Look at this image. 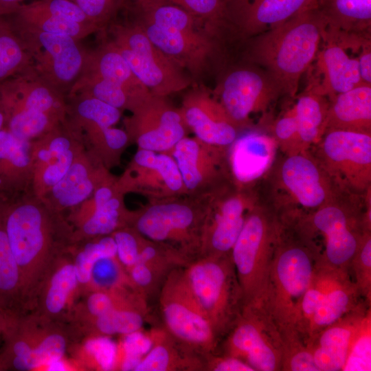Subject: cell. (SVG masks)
Here are the masks:
<instances>
[{
    "label": "cell",
    "instance_id": "6da1fadb",
    "mask_svg": "<svg viewBox=\"0 0 371 371\" xmlns=\"http://www.w3.org/2000/svg\"><path fill=\"white\" fill-rule=\"evenodd\" d=\"M0 203L28 313L53 263L73 244V228L66 214L54 210L31 192Z\"/></svg>",
    "mask_w": 371,
    "mask_h": 371
},
{
    "label": "cell",
    "instance_id": "7a4b0ae2",
    "mask_svg": "<svg viewBox=\"0 0 371 371\" xmlns=\"http://www.w3.org/2000/svg\"><path fill=\"white\" fill-rule=\"evenodd\" d=\"M326 28L318 8L312 9L239 43L238 56L265 70L282 95L296 98L300 78L313 63Z\"/></svg>",
    "mask_w": 371,
    "mask_h": 371
},
{
    "label": "cell",
    "instance_id": "3957f363",
    "mask_svg": "<svg viewBox=\"0 0 371 371\" xmlns=\"http://www.w3.org/2000/svg\"><path fill=\"white\" fill-rule=\"evenodd\" d=\"M262 196L284 221H293L313 212L338 190L308 149L275 160L262 178Z\"/></svg>",
    "mask_w": 371,
    "mask_h": 371
},
{
    "label": "cell",
    "instance_id": "277c9868",
    "mask_svg": "<svg viewBox=\"0 0 371 371\" xmlns=\"http://www.w3.org/2000/svg\"><path fill=\"white\" fill-rule=\"evenodd\" d=\"M293 229L282 222L264 301L275 322L291 332L297 327L300 303L315 271L306 232L300 225Z\"/></svg>",
    "mask_w": 371,
    "mask_h": 371
},
{
    "label": "cell",
    "instance_id": "5b68a950",
    "mask_svg": "<svg viewBox=\"0 0 371 371\" xmlns=\"http://www.w3.org/2000/svg\"><path fill=\"white\" fill-rule=\"evenodd\" d=\"M281 228L278 215L258 199L249 210L230 252L244 308H260L265 301Z\"/></svg>",
    "mask_w": 371,
    "mask_h": 371
},
{
    "label": "cell",
    "instance_id": "8992f818",
    "mask_svg": "<svg viewBox=\"0 0 371 371\" xmlns=\"http://www.w3.org/2000/svg\"><path fill=\"white\" fill-rule=\"evenodd\" d=\"M205 209V195L149 201L133 212L129 226L188 263L200 255Z\"/></svg>",
    "mask_w": 371,
    "mask_h": 371
},
{
    "label": "cell",
    "instance_id": "52a82bcc",
    "mask_svg": "<svg viewBox=\"0 0 371 371\" xmlns=\"http://www.w3.org/2000/svg\"><path fill=\"white\" fill-rule=\"evenodd\" d=\"M182 269L189 290L221 339L244 308L230 254L199 256L189 261Z\"/></svg>",
    "mask_w": 371,
    "mask_h": 371
},
{
    "label": "cell",
    "instance_id": "ba28073f",
    "mask_svg": "<svg viewBox=\"0 0 371 371\" xmlns=\"http://www.w3.org/2000/svg\"><path fill=\"white\" fill-rule=\"evenodd\" d=\"M370 192L366 196L337 190L324 205L302 217L324 240L330 266L341 269L352 260L370 226Z\"/></svg>",
    "mask_w": 371,
    "mask_h": 371
},
{
    "label": "cell",
    "instance_id": "9c48e42d",
    "mask_svg": "<svg viewBox=\"0 0 371 371\" xmlns=\"http://www.w3.org/2000/svg\"><path fill=\"white\" fill-rule=\"evenodd\" d=\"M106 27L111 34L109 42L151 94L166 98L192 85L183 69L158 49L131 19L124 23L112 21Z\"/></svg>",
    "mask_w": 371,
    "mask_h": 371
},
{
    "label": "cell",
    "instance_id": "30bf717a",
    "mask_svg": "<svg viewBox=\"0 0 371 371\" xmlns=\"http://www.w3.org/2000/svg\"><path fill=\"white\" fill-rule=\"evenodd\" d=\"M182 267L168 274L158 293L161 326L183 347L205 359L218 352L221 339L189 290Z\"/></svg>",
    "mask_w": 371,
    "mask_h": 371
},
{
    "label": "cell",
    "instance_id": "8fae6325",
    "mask_svg": "<svg viewBox=\"0 0 371 371\" xmlns=\"http://www.w3.org/2000/svg\"><path fill=\"white\" fill-rule=\"evenodd\" d=\"M311 151L338 190L366 196L371 188V134L327 129Z\"/></svg>",
    "mask_w": 371,
    "mask_h": 371
},
{
    "label": "cell",
    "instance_id": "7c38bea8",
    "mask_svg": "<svg viewBox=\"0 0 371 371\" xmlns=\"http://www.w3.org/2000/svg\"><path fill=\"white\" fill-rule=\"evenodd\" d=\"M217 74L212 93L241 131L249 126L252 114L266 111L282 95L265 70L240 58H230Z\"/></svg>",
    "mask_w": 371,
    "mask_h": 371
},
{
    "label": "cell",
    "instance_id": "4fadbf2b",
    "mask_svg": "<svg viewBox=\"0 0 371 371\" xmlns=\"http://www.w3.org/2000/svg\"><path fill=\"white\" fill-rule=\"evenodd\" d=\"M10 23L30 60L35 62L33 71L63 93L67 89L71 91L83 74L89 57L80 47L78 39Z\"/></svg>",
    "mask_w": 371,
    "mask_h": 371
},
{
    "label": "cell",
    "instance_id": "5bb4252c",
    "mask_svg": "<svg viewBox=\"0 0 371 371\" xmlns=\"http://www.w3.org/2000/svg\"><path fill=\"white\" fill-rule=\"evenodd\" d=\"M205 196L201 248L199 256L229 255L249 210L258 200L253 188L229 182Z\"/></svg>",
    "mask_w": 371,
    "mask_h": 371
},
{
    "label": "cell",
    "instance_id": "9a60e30c",
    "mask_svg": "<svg viewBox=\"0 0 371 371\" xmlns=\"http://www.w3.org/2000/svg\"><path fill=\"white\" fill-rule=\"evenodd\" d=\"M122 111L96 98L78 95L71 107L67 120L78 132L85 148L107 168L119 163L130 142L125 130L115 127Z\"/></svg>",
    "mask_w": 371,
    "mask_h": 371
},
{
    "label": "cell",
    "instance_id": "2e32d148",
    "mask_svg": "<svg viewBox=\"0 0 371 371\" xmlns=\"http://www.w3.org/2000/svg\"><path fill=\"white\" fill-rule=\"evenodd\" d=\"M272 324L262 315V308L245 307L226 335L223 354L241 359L254 370H278L284 347Z\"/></svg>",
    "mask_w": 371,
    "mask_h": 371
},
{
    "label": "cell",
    "instance_id": "e0dca14e",
    "mask_svg": "<svg viewBox=\"0 0 371 371\" xmlns=\"http://www.w3.org/2000/svg\"><path fill=\"white\" fill-rule=\"evenodd\" d=\"M130 111L131 115L124 120L125 131L138 148L166 152L190 131L180 109L165 97L150 94Z\"/></svg>",
    "mask_w": 371,
    "mask_h": 371
},
{
    "label": "cell",
    "instance_id": "ac0fdd59",
    "mask_svg": "<svg viewBox=\"0 0 371 371\" xmlns=\"http://www.w3.org/2000/svg\"><path fill=\"white\" fill-rule=\"evenodd\" d=\"M227 148L187 135L166 151L177 165L188 195L202 196L232 181Z\"/></svg>",
    "mask_w": 371,
    "mask_h": 371
},
{
    "label": "cell",
    "instance_id": "d6986e66",
    "mask_svg": "<svg viewBox=\"0 0 371 371\" xmlns=\"http://www.w3.org/2000/svg\"><path fill=\"white\" fill-rule=\"evenodd\" d=\"M319 0H223L225 27L230 42L239 43L317 8Z\"/></svg>",
    "mask_w": 371,
    "mask_h": 371
},
{
    "label": "cell",
    "instance_id": "ffe728a7",
    "mask_svg": "<svg viewBox=\"0 0 371 371\" xmlns=\"http://www.w3.org/2000/svg\"><path fill=\"white\" fill-rule=\"evenodd\" d=\"M116 180L110 174L89 199L68 212L67 218L73 228V243L111 235L130 225L133 211L126 208L124 194L119 190Z\"/></svg>",
    "mask_w": 371,
    "mask_h": 371
},
{
    "label": "cell",
    "instance_id": "44dd1931",
    "mask_svg": "<svg viewBox=\"0 0 371 371\" xmlns=\"http://www.w3.org/2000/svg\"><path fill=\"white\" fill-rule=\"evenodd\" d=\"M116 183L124 195L137 193L149 201L188 195L177 165L168 152L137 148Z\"/></svg>",
    "mask_w": 371,
    "mask_h": 371
},
{
    "label": "cell",
    "instance_id": "7402d4cb",
    "mask_svg": "<svg viewBox=\"0 0 371 371\" xmlns=\"http://www.w3.org/2000/svg\"><path fill=\"white\" fill-rule=\"evenodd\" d=\"M84 148L80 135L67 119L32 142L30 192L43 198L64 177Z\"/></svg>",
    "mask_w": 371,
    "mask_h": 371
},
{
    "label": "cell",
    "instance_id": "603a6c76",
    "mask_svg": "<svg viewBox=\"0 0 371 371\" xmlns=\"http://www.w3.org/2000/svg\"><path fill=\"white\" fill-rule=\"evenodd\" d=\"M7 120L22 115H47L67 118L68 105L63 93L29 68L0 83Z\"/></svg>",
    "mask_w": 371,
    "mask_h": 371
},
{
    "label": "cell",
    "instance_id": "cb8c5ba5",
    "mask_svg": "<svg viewBox=\"0 0 371 371\" xmlns=\"http://www.w3.org/2000/svg\"><path fill=\"white\" fill-rule=\"evenodd\" d=\"M179 108L183 119L194 136L208 144L228 147L240 134L212 91L192 83Z\"/></svg>",
    "mask_w": 371,
    "mask_h": 371
},
{
    "label": "cell",
    "instance_id": "d4e9b609",
    "mask_svg": "<svg viewBox=\"0 0 371 371\" xmlns=\"http://www.w3.org/2000/svg\"><path fill=\"white\" fill-rule=\"evenodd\" d=\"M78 297V282L69 247L53 263L29 313L45 320L66 322Z\"/></svg>",
    "mask_w": 371,
    "mask_h": 371
},
{
    "label": "cell",
    "instance_id": "484cf974",
    "mask_svg": "<svg viewBox=\"0 0 371 371\" xmlns=\"http://www.w3.org/2000/svg\"><path fill=\"white\" fill-rule=\"evenodd\" d=\"M111 173L84 148L64 177L41 199L52 209L65 214L89 199Z\"/></svg>",
    "mask_w": 371,
    "mask_h": 371
},
{
    "label": "cell",
    "instance_id": "4316f807",
    "mask_svg": "<svg viewBox=\"0 0 371 371\" xmlns=\"http://www.w3.org/2000/svg\"><path fill=\"white\" fill-rule=\"evenodd\" d=\"M313 61L307 86L332 100L335 95L364 84L361 78L357 58L335 41L323 39Z\"/></svg>",
    "mask_w": 371,
    "mask_h": 371
},
{
    "label": "cell",
    "instance_id": "83f0119b",
    "mask_svg": "<svg viewBox=\"0 0 371 371\" xmlns=\"http://www.w3.org/2000/svg\"><path fill=\"white\" fill-rule=\"evenodd\" d=\"M278 146L272 135L256 131L240 134L227 148L232 181L239 187L253 188L274 163Z\"/></svg>",
    "mask_w": 371,
    "mask_h": 371
},
{
    "label": "cell",
    "instance_id": "f1b7e54d",
    "mask_svg": "<svg viewBox=\"0 0 371 371\" xmlns=\"http://www.w3.org/2000/svg\"><path fill=\"white\" fill-rule=\"evenodd\" d=\"M317 8L326 21L323 39L348 49L371 38V0H319Z\"/></svg>",
    "mask_w": 371,
    "mask_h": 371
},
{
    "label": "cell",
    "instance_id": "f546056e",
    "mask_svg": "<svg viewBox=\"0 0 371 371\" xmlns=\"http://www.w3.org/2000/svg\"><path fill=\"white\" fill-rule=\"evenodd\" d=\"M148 314L147 301L133 287L113 310L95 319L71 324L80 340L91 337L125 335L141 330Z\"/></svg>",
    "mask_w": 371,
    "mask_h": 371
},
{
    "label": "cell",
    "instance_id": "4dcf8cb0",
    "mask_svg": "<svg viewBox=\"0 0 371 371\" xmlns=\"http://www.w3.org/2000/svg\"><path fill=\"white\" fill-rule=\"evenodd\" d=\"M32 142L21 141L4 127L0 132V202L30 192Z\"/></svg>",
    "mask_w": 371,
    "mask_h": 371
},
{
    "label": "cell",
    "instance_id": "1f68e13d",
    "mask_svg": "<svg viewBox=\"0 0 371 371\" xmlns=\"http://www.w3.org/2000/svg\"><path fill=\"white\" fill-rule=\"evenodd\" d=\"M148 333L153 346L134 371H205L204 359L183 347L161 326Z\"/></svg>",
    "mask_w": 371,
    "mask_h": 371
},
{
    "label": "cell",
    "instance_id": "d6a6232c",
    "mask_svg": "<svg viewBox=\"0 0 371 371\" xmlns=\"http://www.w3.org/2000/svg\"><path fill=\"white\" fill-rule=\"evenodd\" d=\"M329 101L326 130L371 134V85L362 84Z\"/></svg>",
    "mask_w": 371,
    "mask_h": 371
},
{
    "label": "cell",
    "instance_id": "836d02e7",
    "mask_svg": "<svg viewBox=\"0 0 371 371\" xmlns=\"http://www.w3.org/2000/svg\"><path fill=\"white\" fill-rule=\"evenodd\" d=\"M86 68L124 89L132 98L133 106L151 94L134 75L119 51L109 41L96 52L89 55Z\"/></svg>",
    "mask_w": 371,
    "mask_h": 371
},
{
    "label": "cell",
    "instance_id": "e575fe53",
    "mask_svg": "<svg viewBox=\"0 0 371 371\" xmlns=\"http://www.w3.org/2000/svg\"><path fill=\"white\" fill-rule=\"evenodd\" d=\"M0 308L8 313L24 314L21 275L6 234L0 203Z\"/></svg>",
    "mask_w": 371,
    "mask_h": 371
},
{
    "label": "cell",
    "instance_id": "d590c367",
    "mask_svg": "<svg viewBox=\"0 0 371 371\" xmlns=\"http://www.w3.org/2000/svg\"><path fill=\"white\" fill-rule=\"evenodd\" d=\"M294 110L298 124L300 140L308 148L316 144L326 131V120L330 101L306 86L297 95Z\"/></svg>",
    "mask_w": 371,
    "mask_h": 371
},
{
    "label": "cell",
    "instance_id": "8d00e7d4",
    "mask_svg": "<svg viewBox=\"0 0 371 371\" xmlns=\"http://www.w3.org/2000/svg\"><path fill=\"white\" fill-rule=\"evenodd\" d=\"M353 328L346 324L333 326L324 330L313 352L319 370H343L354 335Z\"/></svg>",
    "mask_w": 371,
    "mask_h": 371
},
{
    "label": "cell",
    "instance_id": "74e56055",
    "mask_svg": "<svg viewBox=\"0 0 371 371\" xmlns=\"http://www.w3.org/2000/svg\"><path fill=\"white\" fill-rule=\"evenodd\" d=\"M5 16L15 24L46 32L66 34L78 40L94 32L87 26L52 15L33 3L21 4Z\"/></svg>",
    "mask_w": 371,
    "mask_h": 371
},
{
    "label": "cell",
    "instance_id": "f35d334b",
    "mask_svg": "<svg viewBox=\"0 0 371 371\" xmlns=\"http://www.w3.org/2000/svg\"><path fill=\"white\" fill-rule=\"evenodd\" d=\"M70 251L78 282L79 297L89 289L94 264L102 258L117 255L116 245L111 235L74 243Z\"/></svg>",
    "mask_w": 371,
    "mask_h": 371
},
{
    "label": "cell",
    "instance_id": "ab89813d",
    "mask_svg": "<svg viewBox=\"0 0 371 371\" xmlns=\"http://www.w3.org/2000/svg\"><path fill=\"white\" fill-rule=\"evenodd\" d=\"M30 56L5 15H0V83L30 68Z\"/></svg>",
    "mask_w": 371,
    "mask_h": 371
},
{
    "label": "cell",
    "instance_id": "60d3db41",
    "mask_svg": "<svg viewBox=\"0 0 371 371\" xmlns=\"http://www.w3.org/2000/svg\"><path fill=\"white\" fill-rule=\"evenodd\" d=\"M69 352L87 370H113L116 345L109 337L84 338L72 345Z\"/></svg>",
    "mask_w": 371,
    "mask_h": 371
},
{
    "label": "cell",
    "instance_id": "b9f144b4",
    "mask_svg": "<svg viewBox=\"0 0 371 371\" xmlns=\"http://www.w3.org/2000/svg\"><path fill=\"white\" fill-rule=\"evenodd\" d=\"M348 286L342 282L328 293L309 321L308 330L332 326L343 316L351 306L353 297Z\"/></svg>",
    "mask_w": 371,
    "mask_h": 371
},
{
    "label": "cell",
    "instance_id": "7bdbcfd3",
    "mask_svg": "<svg viewBox=\"0 0 371 371\" xmlns=\"http://www.w3.org/2000/svg\"><path fill=\"white\" fill-rule=\"evenodd\" d=\"M129 283L127 272L117 255L104 257L92 268L89 290L111 289Z\"/></svg>",
    "mask_w": 371,
    "mask_h": 371
},
{
    "label": "cell",
    "instance_id": "ee69618b",
    "mask_svg": "<svg viewBox=\"0 0 371 371\" xmlns=\"http://www.w3.org/2000/svg\"><path fill=\"white\" fill-rule=\"evenodd\" d=\"M183 9L208 27L225 33L223 0H164Z\"/></svg>",
    "mask_w": 371,
    "mask_h": 371
},
{
    "label": "cell",
    "instance_id": "f6af8a7d",
    "mask_svg": "<svg viewBox=\"0 0 371 371\" xmlns=\"http://www.w3.org/2000/svg\"><path fill=\"white\" fill-rule=\"evenodd\" d=\"M111 235L116 245L117 258L127 271L137 262L145 238L131 226L120 228Z\"/></svg>",
    "mask_w": 371,
    "mask_h": 371
},
{
    "label": "cell",
    "instance_id": "bcb514c9",
    "mask_svg": "<svg viewBox=\"0 0 371 371\" xmlns=\"http://www.w3.org/2000/svg\"><path fill=\"white\" fill-rule=\"evenodd\" d=\"M32 3L52 15L99 30L74 0H38Z\"/></svg>",
    "mask_w": 371,
    "mask_h": 371
},
{
    "label": "cell",
    "instance_id": "7dc6e473",
    "mask_svg": "<svg viewBox=\"0 0 371 371\" xmlns=\"http://www.w3.org/2000/svg\"><path fill=\"white\" fill-rule=\"evenodd\" d=\"M99 30H104L116 16L123 0H74Z\"/></svg>",
    "mask_w": 371,
    "mask_h": 371
},
{
    "label": "cell",
    "instance_id": "c3c4849f",
    "mask_svg": "<svg viewBox=\"0 0 371 371\" xmlns=\"http://www.w3.org/2000/svg\"><path fill=\"white\" fill-rule=\"evenodd\" d=\"M278 145L303 146L299 133L294 107L277 119L273 126V135ZM302 149V148H300ZM306 149V148H304Z\"/></svg>",
    "mask_w": 371,
    "mask_h": 371
},
{
    "label": "cell",
    "instance_id": "681fc988",
    "mask_svg": "<svg viewBox=\"0 0 371 371\" xmlns=\"http://www.w3.org/2000/svg\"><path fill=\"white\" fill-rule=\"evenodd\" d=\"M344 370H370V336L366 334L358 337L349 353Z\"/></svg>",
    "mask_w": 371,
    "mask_h": 371
},
{
    "label": "cell",
    "instance_id": "f907efd6",
    "mask_svg": "<svg viewBox=\"0 0 371 371\" xmlns=\"http://www.w3.org/2000/svg\"><path fill=\"white\" fill-rule=\"evenodd\" d=\"M204 361L205 370L207 371H254L241 359L224 354L211 355Z\"/></svg>",
    "mask_w": 371,
    "mask_h": 371
},
{
    "label": "cell",
    "instance_id": "816d5d0a",
    "mask_svg": "<svg viewBox=\"0 0 371 371\" xmlns=\"http://www.w3.org/2000/svg\"><path fill=\"white\" fill-rule=\"evenodd\" d=\"M288 367L292 371H319L313 353L305 350H297L289 359Z\"/></svg>",
    "mask_w": 371,
    "mask_h": 371
},
{
    "label": "cell",
    "instance_id": "f5cc1de1",
    "mask_svg": "<svg viewBox=\"0 0 371 371\" xmlns=\"http://www.w3.org/2000/svg\"><path fill=\"white\" fill-rule=\"evenodd\" d=\"M357 58L362 82L371 85V41L367 42L361 47Z\"/></svg>",
    "mask_w": 371,
    "mask_h": 371
},
{
    "label": "cell",
    "instance_id": "db71d44e",
    "mask_svg": "<svg viewBox=\"0 0 371 371\" xmlns=\"http://www.w3.org/2000/svg\"><path fill=\"white\" fill-rule=\"evenodd\" d=\"M23 0H0V15H7L14 12Z\"/></svg>",
    "mask_w": 371,
    "mask_h": 371
},
{
    "label": "cell",
    "instance_id": "11a10c76",
    "mask_svg": "<svg viewBox=\"0 0 371 371\" xmlns=\"http://www.w3.org/2000/svg\"><path fill=\"white\" fill-rule=\"evenodd\" d=\"M6 123V115L3 103L1 92H0V132L5 127Z\"/></svg>",
    "mask_w": 371,
    "mask_h": 371
},
{
    "label": "cell",
    "instance_id": "9f6ffc18",
    "mask_svg": "<svg viewBox=\"0 0 371 371\" xmlns=\"http://www.w3.org/2000/svg\"><path fill=\"white\" fill-rule=\"evenodd\" d=\"M8 313L0 308V339L2 338V335L5 326Z\"/></svg>",
    "mask_w": 371,
    "mask_h": 371
}]
</instances>
